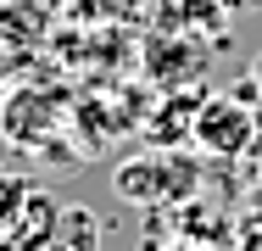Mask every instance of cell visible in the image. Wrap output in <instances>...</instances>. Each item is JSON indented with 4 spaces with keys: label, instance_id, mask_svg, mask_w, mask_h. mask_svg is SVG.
<instances>
[{
    "label": "cell",
    "instance_id": "6da1fadb",
    "mask_svg": "<svg viewBox=\"0 0 262 251\" xmlns=\"http://www.w3.org/2000/svg\"><path fill=\"white\" fill-rule=\"evenodd\" d=\"M190 140L207 145V151H217V156H240V151L251 145V112H246V100H234V95L195 100Z\"/></svg>",
    "mask_w": 262,
    "mask_h": 251
},
{
    "label": "cell",
    "instance_id": "7a4b0ae2",
    "mask_svg": "<svg viewBox=\"0 0 262 251\" xmlns=\"http://www.w3.org/2000/svg\"><path fill=\"white\" fill-rule=\"evenodd\" d=\"M207 39H195V34H179V28H167V34H157L151 39V50H145V73L157 78V84H167V90H179V84H190L195 73H207Z\"/></svg>",
    "mask_w": 262,
    "mask_h": 251
},
{
    "label": "cell",
    "instance_id": "3957f363",
    "mask_svg": "<svg viewBox=\"0 0 262 251\" xmlns=\"http://www.w3.org/2000/svg\"><path fill=\"white\" fill-rule=\"evenodd\" d=\"M56 11L45 0H0V50H34L45 45Z\"/></svg>",
    "mask_w": 262,
    "mask_h": 251
},
{
    "label": "cell",
    "instance_id": "277c9868",
    "mask_svg": "<svg viewBox=\"0 0 262 251\" xmlns=\"http://www.w3.org/2000/svg\"><path fill=\"white\" fill-rule=\"evenodd\" d=\"M56 218H61V206H56L45 190H28V196H23V206L11 212L6 235H11V246H17V251H51Z\"/></svg>",
    "mask_w": 262,
    "mask_h": 251
},
{
    "label": "cell",
    "instance_id": "5b68a950",
    "mask_svg": "<svg viewBox=\"0 0 262 251\" xmlns=\"http://www.w3.org/2000/svg\"><path fill=\"white\" fill-rule=\"evenodd\" d=\"M51 129V100L39 90H6L0 106V134L17 140V145H39V134Z\"/></svg>",
    "mask_w": 262,
    "mask_h": 251
},
{
    "label": "cell",
    "instance_id": "8992f818",
    "mask_svg": "<svg viewBox=\"0 0 262 251\" xmlns=\"http://www.w3.org/2000/svg\"><path fill=\"white\" fill-rule=\"evenodd\" d=\"M167 179H173V168L162 162L157 151H151V156H128V162H117V173H112L117 196L134 201V206H151V201H162V196H167Z\"/></svg>",
    "mask_w": 262,
    "mask_h": 251
},
{
    "label": "cell",
    "instance_id": "52a82bcc",
    "mask_svg": "<svg viewBox=\"0 0 262 251\" xmlns=\"http://www.w3.org/2000/svg\"><path fill=\"white\" fill-rule=\"evenodd\" d=\"M167 11H173V17H167V28L195 34V39H207V45H212V39H223V28L234 23L217 0H167Z\"/></svg>",
    "mask_w": 262,
    "mask_h": 251
},
{
    "label": "cell",
    "instance_id": "ba28073f",
    "mask_svg": "<svg viewBox=\"0 0 262 251\" xmlns=\"http://www.w3.org/2000/svg\"><path fill=\"white\" fill-rule=\"evenodd\" d=\"M95 212L90 206H61L56 218V235H51V251H95Z\"/></svg>",
    "mask_w": 262,
    "mask_h": 251
},
{
    "label": "cell",
    "instance_id": "9c48e42d",
    "mask_svg": "<svg viewBox=\"0 0 262 251\" xmlns=\"http://www.w3.org/2000/svg\"><path fill=\"white\" fill-rule=\"evenodd\" d=\"M78 17H95V23H128L140 11V0H73Z\"/></svg>",
    "mask_w": 262,
    "mask_h": 251
},
{
    "label": "cell",
    "instance_id": "30bf717a",
    "mask_svg": "<svg viewBox=\"0 0 262 251\" xmlns=\"http://www.w3.org/2000/svg\"><path fill=\"white\" fill-rule=\"evenodd\" d=\"M217 6H223V11H229V17H246V11H257L262 0H217Z\"/></svg>",
    "mask_w": 262,
    "mask_h": 251
},
{
    "label": "cell",
    "instance_id": "8fae6325",
    "mask_svg": "<svg viewBox=\"0 0 262 251\" xmlns=\"http://www.w3.org/2000/svg\"><path fill=\"white\" fill-rule=\"evenodd\" d=\"M0 251H17V246H11V235H6V229H0Z\"/></svg>",
    "mask_w": 262,
    "mask_h": 251
},
{
    "label": "cell",
    "instance_id": "7c38bea8",
    "mask_svg": "<svg viewBox=\"0 0 262 251\" xmlns=\"http://www.w3.org/2000/svg\"><path fill=\"white\" fill-rule=\"evenodd\" d=\"M257 95H262V50H257Z\"/></svg>",
    "mask_w": 262,
    "mask_h": 251
},
{
    "label": "cell",
    "instance_id": "4fadbf2b",
    "mask_svg": "<svg viewBox=\"0 0 262 251\" xmlns=\"http://www.w3.org/2000/svg\"><path fill=\"white\" fill-rule=\"evenodd\" d=\"M45 6H51V11H67V0H45Z\"/></svg>",
    "mask_w": 262,
    "mask_h": 251
},
{
    "label": "cell",
    "instance_id": "5bb4252c",
    "mask_svg": "<svg viewBox=\"0 0 262 251\" xmlns=\"http://www.w3.org/2000/svg\"><path fill=\"white\" fill-rule=\"evenodd\" d=\"M0 100H6V67H0Z\"/></svg>",
    "mask_w": 262,
    "mask_h": 251
}]
</instances>
